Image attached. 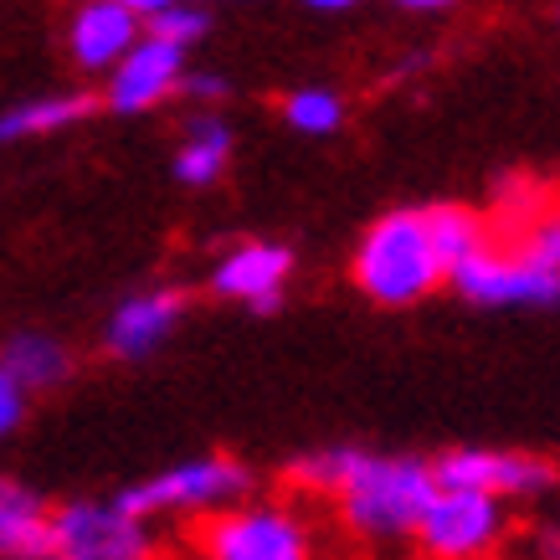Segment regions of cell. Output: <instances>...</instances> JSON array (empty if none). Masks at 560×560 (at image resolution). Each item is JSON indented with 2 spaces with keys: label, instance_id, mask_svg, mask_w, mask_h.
Returning <instances> with one entry per match:
<instances>
[{
  "label": "cell",
  "instance_id": "6da1fadb",
  "mask_svg": "<svg viewBox=\"0 0 560 560\" xmlns=\"http://www.w3.org/2000/svg\"><path fill=\"white\" fill-rule=\"evenodd\" d=\"M432 493H438L432 463L355 447V458L345 468L340 489L329 493V504L340 510V525L355 540L396 545V540H411V529H417Z\"/></svg>",
  "mask_w": 560,
  "mask_h": 560
},
{
  "label": "cell",
  "instance_id": "7a4b0ae2",
  "mask_svg": "<svg viewBox=\"0 0 560 560\" xmlns=\"http://www.w3.org/2000/svg\"><path fill=\"white\" fill-rule=\"evenodd\" d=\"M442 278H447V272H442L438 253H432L427 217L422 211H411V206L381 217L355 247V283H360V293L375 299V304H386V308L422 304Z\"/></svg>",
  "mask_w": 560,
  "mask_h": 560
},
{
  "label": "cell",
  "instance_id": "3957f363",
  "mask_svg": "<svg viewBox=\"0 0 560 560\" xmlns=\"http://www.w3.org/2000/svg\"><path fill=\"white\" fill-rule=\"evenodd\" d=\"M196 560H319V535L289 499H242L201 514Z\"/></svg>",
  "mask_w": 560,
  "mask_h": 560
},
{
  "label": "cell",
  "instance_id": "277c9868",
  "mask_svg": "<svg viewBox=\"0 0 560 560\" xmlns=\"http://www.w3.org/2000/svg\"><path fill=\"white\" fill-rule=\"evenodd\" d=\"M253 493V468L226 453H211V458H190L175 463L165 474L144 478V483H129L124 493H114V504L139 520H160V514H217L226 504H242Z\"/></svg>",
  "mask_w": 560,
  "mask_h": 560
},
{
  "label": "cell",
  "instance_id": "5b68a950",
  "mask_svg": "<svg viewBox=\"0 0 560 560\" xmlns=\"http://www.w3.org/2000/svg\"><path fill=\"white\" fill-rule=\"evenodd\" d=\"M150 520L119 510L114 499H68L47 514V560H154Z\"/></svg>",
  "mask_w": 560,
  "mask_h": 560
},
{
  "label": "cell",
  "instance_id": "8992f818",
  "mask_svg": "<svg viewBox=\"0 0 560 560\" xmlns=\"http://www.w3.org/2000/svg\"><path fill=\"white\" fill-rule=\"evenodd\" d=\"M504 535H510L504 499L478 489H438L411 529L427 560H493Z\"/></svg>",
  "mask_w": 560,
  "mask_h": 560
},
{
  "label": "cell",
  "instance_id": "52a82bcc",
  "mask_svg": "<svg viewBox=\"0 0 560 560\" xmlns=\"http://www.w3.org/2000/svg\"><path fill=\"white\" fill-rule=\"evenodd\" d=\"M438 489H478L493 499H545L560 483L556 463L535 453H510V447H447L432 458Z\"/></svg>",
  "mask_w": 560,
  "mask_h": 560
},
{
  "label": "cell",
  "instance_id": "ba28073f",
  "mask_svg": "<svg viewBox=\"0 0 560 560\" xmlns=\"http://www.w3.org/2000/svg\"><path fill=\"white\" fill-rule=\"evenodd\" d=\"M447 278L458 283V293L468 304H483V308H556L560 304V272L529 262L525 253L478 247Z\"/></svg>",
  "mask_w": 560,
  "mask_h": 560
},
{
  "label": "cell",
  "instance_id": "9c48e42d",
  "mask_svg": "<svg viewBox=\"0 0 560 560\" xmlns=\"http://www.w3.org/2000/svg\"><path fill=\"white\" fill-rule=\"evenodd\" d=\"M180 72H186V47L160 42V36H139L135 47L108 68L103 103L114 114H150L154 103H165L180 88Z\"/></svg>",
  "mask_w": 560,
  "mask_h": 560
},
{
  "label": "cell",
  "instance_id": "30bf717a",
  "mask_svg": "<svg viewBox=\"0 0 560 560\" xmlns=\"http://www.w3.org/2000/svg\"><path fill=\"white\" fill-rule=\"evenodd\" d=\"M293 272V253L278 242H237L232 253L211 268V289L221 299L253 304V314H272L283 304V283Z\"/></svg>",
  "mask_w": 560,
  "mask_h": 560
},
{
  "label": "cell",
  "instance_id": "8fae6325",
  "mask_svg": "<svg viewBox=\"0 0 560 560\" xmlns=\"http://www.w3.org/2000/svg\"><path fill=\"white\" fill-rule=\"evenodd\" d=\"M180 319H186V293L180 289L135 293V299H124V304L108 314L103 350H108L114 360H144L171 340Z\"/></svg>",
  "mask_w": 560,
  "mask_h": 560
},
{
  "label": "cell",
  "instance_id": "7c38bea8",
  "mask_svg": "<svg viewBox=\"0 0 560 560\" xmlns=\"http://www.w3.org/2000/svg\"><path fill=\"white\" fill-rule=\"evenodd\" d=\"M139 36H144V16H135L124 0H88L68 26V47L83 72H108Z\"/></svg>",
  "mask_w": 560,
  "mask_h": 560
},
{
  "label": "cell",
  "instance_id": "4fadbf2b",
  "mask_svg": "<svg viewBox=\"0 0 560 560\" xmlns=\"http://www.w3.org/2000/svg\"><path fill=\"white\" fill-rule=\"evenodd\" d=\"M47 499L0 478V560H47Z\"/></svg>",
  "mask_w": 560,
  "mask_h": 560
},
{
  "label": "cell",
  "instance_id": "5bb4252c",
  "mask_svg": "<svg viewBox=\"0 0 560 560\" xmlns=\"http://www.w3.org/2000/svg\"><path fill=\"white\" fill-rule=\"evenodd\" d=\"M93 108H98L93 93H47V98H26V103H16V108H5V114H0V144L78 129Z\"/></svg>",
  "mask_w": 560,
  "mask_h": 560
},
{
  "label": "cell",
  "instance_id": "9a60e30c",
  "mask_svg": "<svg viewBox=\"0 0 560 560\" xmlns=\"http://www.w3.org/2000/svg\"><path fill=\"white\" fill-rule=\"evenodd\" d=\"M232 160V129L217 114H190L186 119V139L175 150V180L180 186H211Z\"/></svg>",
  "mask_w": 560,
  "mask_h": 560
},
{
  "label": "cell",
  "instance_id": "2e32d148",
  "mask_svg": "<svg viewBox=\"0 0 560 560\" xmlns=\"http://www.w3.org/2000/svg\"><path fill=\"white\" fill-rule=\"evenodd\" d=\"M0 365L16 375L26 390L62 386V381L72 375L68 345L51 340V335H42V329H21V335H11V340H5V350H0Z\"/></svg>",
  "mask_w": 560,
  "mask_h": 560
},
{
  "label": "cell",
  "instance_id": "e0dca14e",
  "mask_svg": "<svg viewBox=\"0 0 560 560\" xmlns=\"http://www.w3.org/2000/svg\"><path fill=\"white\" fill-rule=\"evenodd\" d=\"M422 217H427V237H432V253H438L442 272H453L478 247H489V226L468 206H427Z\"/></svg>",
  "mask_w": 560,
  "mask_h": 560
},
{
  "label": "cell",
  "instance_id": "ac0fdd59",
  "mask_svg": "<svg viewBox=\"0 0 560 560\" xmlns=\"http://www.w3.org/2000/svg\"><path fill=\"white\" fill-rule=\"evenodd\" d=\"M283 124L299 129V135H308V139L335 135L345 124V98L329 93V88H299V93L283 98Z\"/></svg>",
  "mask_w": 560,
  "mask_h": 560
},
{
  "label": "cell",
  "instance_id": "d6986e66",
  "mask_svg": "<svg viewBox=\"0 0 560 560\" xmlns=\"http://www.w3.org/2000/svg\"><path fill=\"white\" fill-rule=\"evenodd\" d=\"M355 458V447H319V453H304V458L289 463V483L299 493H314V499H329L340 489L345 468Z\"/></svg>",
  "mask_w": 560,
  "mask_h": 560
},
{
  "label": "cell",
  "instance_id": "ffe728a7",
  "mask_svg": "<svg viewBox=\"0 0 560 560\" xmlns=\"http://www.w3.org/2000/svg\"><path fill=\"white\" fill-rule=\"evenodd\" d=\"M206 32H211V16L190 0H175L165 11L144 16V36H160V42H175V47H196Z\"/></svg>",
  "mask_w": 560,
  "mask_h": 560
},
{
  "label": "cell",
  "instance_id": "44dd1931",
  "mask_svg": "<svg viewBox=\"0 0 560 560\" xmlns=\"http://www.w3.org/2000/svg\"><path fill=\"white\" fill-rule=\"evenodd\" d=\"M514 253H525L529 262H540V268L560 272V211H545V217L529 221Z\"/></svg>",
  "mask_w": 560,
  "mask_h": 560
},
{
  "label": "cell",
  "instance_id": "7402d4cb",
  "mask_svg": "<svg viewBox=\"0 0 560 560\" xmlns=\"http://www.w3.org/2000/svg\"><path fill=\"white\" fill-rule=\"evenodd\" d=\"M21 417H26V386L0 365V438H11L21 427Z\"/></svg>",
  "mask_w": 560,
  "mask_h": 560
},
{
  "label": "cell",
  "instance_id": "603a6c76",
  "mask_svg": "<svg viewBox=\"0 0 560 560\" xmlns=\"http://www.w3.org/2000/svg\"><path fill=\"white\" fill-rule=\"evenodd\" d=\"M175 93H186L196 103H217V98H226V78H217V72H180Z\"/></svg>",
  "mask_w": 560,
  "mask_h": 560
},
{
  "label": "cell",
  "instance_id": "cb8c5ba5",
  "mask_svg": "<svg viewBox=\"0 0 560 560\" xmlns=\"http://www.w3.org/2000/svg\"><path fill=\"white\" fill-rule=\"evenodd\" d=\"M390 5H401V11H447L453 0H390Z\"/></svg>",
  "mask_w": 560,
  "mask_h": 560
},
{
  "label": "cell",
  "instance_id": "d4e9b609",
  "mask_svg": "<svg viewBox=\"0 0 560 560\" xmlns=\"http://www.w3.org/2000/svg\"><path fill=\"white\" fill-rule=\"evenodd\" d=\"M135 16H154V11H165V5H175V0H124Z\"/></svg>",
  "mask_w": 560,
  "mask_h": 560
},
{
  "label": "cell",
  "instance_id": "484cf974",
  "mask_svg": "<svg viewBox=\"0 0 560 560\" xmlns=\"http://www.w3.org/2000/svg\"><path fill=\"white\" fill-rule=\"evenodd\" d=\"M308 11H350V5H360V0H304Z\"/></svg>",
  "mask_w": 560,
  "mask_h": 560
},
{
  "label": "cell",
  "instance_id": "4316f807",
  "mask_svg": "<svg viewBox=\"0 0 560 560\" xmlns=\"http://www.w3.org/2000/svg\"><path fill=\"white\" fill-rule=\"evenodd\" d=\"M556 529H560V510H556Z\"/></svg>",
  "mask_w": 560,
  "mask_h": 560
}]
</instances>
